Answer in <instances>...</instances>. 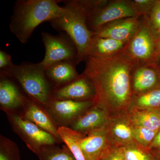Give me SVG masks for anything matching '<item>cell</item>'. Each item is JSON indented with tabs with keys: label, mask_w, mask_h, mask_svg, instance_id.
Wrapping results in <instances>:
<instances>
[{
	"label": "cell",
	"mask_w": 160,
	"mask_h": 160,
	"mask_svg": "<svg viewBox=\"0 0 160 160\" xmlns=\"http://www.w3.org/2000/svg\"><path fill=\"white\" fill-rule=\"evenodd\" d=\"M83 74L93 84L96 91L94 105L126 106L131 98V81L135 63L125 47L106 57L90 55L86 60Z\"/></svg>",
	"instance_id": "obj_1"
},
{
	"label": "cell",
	"mask_w": 160,
	"mask_h": 160,
	"mask_svg": "<svg viewBox=\"0 0 160 160\" xmlns=\"http://www.w3.org/2000/svg\"><path fill=\"white\" fill-rule=\"evenodd\" d=\"M66 12L49 22L55 29L66 33L77 50V65L89 56L94 32L89 30L87 21L102 5V1H62Z\"/></svg>",
	"instance_id": "obj_2"
},
{
	"label": "cell",
	"mask_w": 160,
	"mask_h": 160,
	"mask_svg": "<svg viewBox=\"0 0 160 160\" xmlns=\"http://www.w3.org/2000/svg\"><path fill=\"white\" fill-rule=\"evenodd\" d=\"M57 0H18L10 18L9 29L20 42L26 44L39 25L62 16L66 9Z\"/></svg>",
	"instance_id": "obj_3"
},
{
	"label": "cell",
	"mask_w": 160,
	"mask_h": 160,
	"mask_svg": "<svg viewBox=\"0 0 160 160\" xmlns=\"http://www.w3.org/2000/svg\"><path fill=\"white\" fill-rule=\"evenodd\" d=\"M11 78L27 98L46 108L50 98L52 87L47 78L45 70L38 63L13 64L1 70Z\"/></svg>",
	"instance_id": "obj_4"
},
{
	"label": "cell",
	"mask_w": 160,
	"mask_h": 160,
	"mask_svg": "<svg viewBox=\"0 0 160 160\" xmlns=\"http://www.w3.org/2000/svg\"><path fill=\"white\" fill-rule=\"evenodd\" d=\"M159 36L152 27L148 16L139 20L137 31L125 46L136 65L157 63L160 57L157 47Z\"/></svg>",
	"instance_id": "obj_5"
},
{
	"label": "cell",
	"mask_w": 160,
	"mask_h": 160,
	"mask_svg": "<svg viewBox=\"0 0 160 160\" xmlns=\"http://www.w3.org/2000/svg\"><path fill=\"white\" fill-rule=\"evenodd\" d=\"M4 112L12 131L25 142L28 149L36 155L44 147L60 144L52 135L26 119L19 112Z\"/></svg>",
	"instance_id": "obj_6"
},
{
	"label": "cell",
	"mask_w": 160,
	"mask_h": 160,
	"mask_svg": "<svg viewBox=\"0 0 160 160\" xmlns=\"http://www.w3.org/2000/svg\"><path fill=\"white\" fill-rule=\"evenodd\" d=\"M45 54L38 63L44 70L55 63L65 61H75L77 50L69 36L64 32L53 35L47 32L41 33Z\"/></svg>",
	"instance_id": "obj_7"
},
{
	"label": "cell",
	"mask_w": 160,
	"mask_h": 160,
	"mask_svg": "<svg viewBox=\"0 0 160 160\" xmlns=\"http://www.w3.org/2000/svg\"><path fill=\"white\" fill-rule=\"evenodd\" d=\"M93 105V101L78 102L51 98L45 109L58 128L69 127Z\"/></svg>",
	"instance_id": "obj_8"
},
{
	"label": "cell",
	"mask_w": 160,
	"mask_h": 160,
	"mask_svg": "<svg viewBox=\"0 0 160 160\" xmlns=\"http://www.w3.org/2000/svg\"><path fill=\"white\" fill-rule=\"evenodd\" d=\"M137 16L138 15L131 1H112L105 4L90 16L87 26L89 30L94 32L108 23Z\"/></svg>",
	"instance_id": "obj_9"
},
{
	"label": "cell",
	"mask_w": 160,
	"mask_h": 160,
	"mask_svg": "<svg viewBox=\"0 0 160 160\" xmlns=\"http://www.w3.org/2000/svg\"><path fill=\"white\" fill-rule=\"evenodd\" d=\"M95 96V89L93 84L82 73L71 82L59 88L52 89L51 98L78 102H93Z\"/></svg>",
	"instance_id": "obj_10"
},
{
	"label": "cell",
	"mask_w": 160,
	"mask_h": 160,
	"mask_svg": "<svg viewBox=\"0 0 160 160\" xmlns=\"http://www.w3.org/2000/svg\"><path fill=\"white\" fill-rule=\"evenodd\" d=\"M28 98L11 78L0 73V109L4 112H21Z\"/></svg>",
	"instance_id": "obj_11"
},
{
	"label": "cell",
	"mask_w": 160,
	"mask_h": 160,
	"mask_svg": "<svg viewBox=\"0 0 160 160\" xmlns=\"http://www.w3.org/2000/svg\"><path fill=\"white\" fill-rule=\"evenodd\" d=\"M139 20L137 16L112 22L93 32V36L109 38L127 44L137 31Z\"/></svg>",
	"instance_id": "obj_12"
},
{
	"label": "cell",
	"mask_w": 160,
	"mask_h": 160,
	"mask_svg": "<svg viewBox=\"0 0 160 160\" xmlns=\"http://www.w3.org/2000/svg\"><path fill=\"white\" fill-rule=\"evenodd\" d=\"M132 80L133 90L140 94L159 89V65L157 63L135 65Z\"/></svg>",
	"instance_id": "obj_13"
},
{
	"label": "cell",
	"mask_w": 160,
	"mask_h": 160,
	"mask_svg": "<svg viewBox=\"0 0 160 160\" xmlns=\"http://www.w3.org/2000/svg\"><path fill=\"white\" fill-rule=\"evenodd\" d=\"M26 119L49 132L60 144L63 143L58 132V127L45 108L28 98L24 108L19 112Z\"/></svg>",
	"instance_id": "obj_14"
},
{
	"label": "cell",
	"mask_w": 160,
	"mask_h": 160,
	"mask_svg": "<svg viewBox=\"0 0 160 160\" xmlns=\"http://www.w3.org/2000/svg\"><path fill=\"white\" fill-rule=\"evenodd\" d=\"M75 61H65L55 63L45 69L47 78L52 89L71 82L79 77Z\"/></svg>",
	"instance_id": "obj_15"
},
{
	"label": "cell",
	"mask_w": 160,
	"mask_h": 160,
	"mask_svg": "<svg viewBox=\"0 0 160 160\" xmlns=\"http://www.w3.org/2000/svg\"><path fill=\"white\" fill-rule=\"evenodd\" d=\"M102 109L93 105L68 128L83 135L102 129L106 122V116Z\"/></svg>",
	"instance_id": "obj_16"
},
{
	"label": "cell",
	"mask_w": 160,
	"mask_h": 160,
	"mask_svg": "<svg viewBox=\"0 0 160 160\" xmlns=\"http://www.w3.org/2000/svg\"><path fill=\"white\" fill-rule=\"evenodd\" d=\"M86 137L80 133L78 144L86 160H99L106 150V138L102 129H98Z\"/></svg>",
	"instance_id": "obj_17"
},
{
	"label": "cell",
	"mask_w": 160,
	"mask_h": 160,
	"mask_svg": "<svg viewBox=\"0 0 160 160\" xmlns=\"http://www.w3.org/2000/svg\"><path fill=\"white\" fill-rule=\"evenodd\" d=\"M127 44L109 38L93 36L89 56H109L122 50Z\"/></svg>",
	"instance_id": "obj_18"
},
{
	"label": "cell",
	"mask_w": 160,
	"mask_h": 160,
	"mask_svg": "<svg viewBox=\"0 0 160 160\" xmlns=\"http://www.w3.org/2000/svg\"><path fill=\"white\" fill-rule=\"evenodd\" d=\"M132 120L135 126L158 132L160 129V109L137 112L133 114Z\"/></svg>",
	"instance_id": "obj_19"
},
{
	"label": "cell",
	"mask_w": 160,
	"mask_h": 160,
	"mask_svg": "<svg viewBox=\"0 0 160 160\" xmlns=\"http://www.w3.org/2000/svg\"><path fill=\"white\" fill-rule=\"evenodd\" d=\"M59 144L44 147L36 155L39 160H76L70 149L66 144L62 147Z\"/></svg>",
	"instance_id": "obj_20"
},
{
	"label": "cell",
	"mask_w": 160,
	"mask_h": 160,
	"mask_svg": "<svg viewBox=\"0 0 160 160\" xmlns=\"http://www.w3.org/2000/svg\"><path fill=\"white\" fill-rule=\"evenodd\" d=\"M58 132L63 143L69 147L76 160H86L78 144L80 133L65 127H58Z\"/></svg>",
	"instance_id": "obj_21"
},
{
	"label": "cell",
	"mask_w": 160,
	"mask_h": 160,
	"mask_svg": "<svg viewBox=\"0 0 160 160\" xmlns=\"http://www.w3.org/2000/svg\"><path fill=\"white\" fill-rule=\"evenodd\" d=\"M0 160H21L17 145L2 135H0Z\"/></svg>",
	"instance_id": "obj_22"
},
{
	"label": "cell",
	"mask_w": 160,
	"mask_h": 160,
	"mask_svg": "<svg viewBox=\"0 0 160 160\" xmlns=\"http://www.w3.org/2000/svg\"><path fill=\"white\" fill-rule=\"evenodd\" d=\"M138 107L147 109H160V88L140 94L135 101Z\"/></svg>",
	"instance_id": "obj_23"
},
{
	"label": "cell",
	"mask_w": 160,
	"mask_h": 160,
	"mask_svg": "<svg viewBox=\"0 0 160 160\" xmlns=\"http://www.w3.org/2000/svg\"><path fill=\"white\" fill-rule=\"evenodd\" d=\"M158 132L142 127L135 126L132 129L133 138L141 145L150 146Z\"/></svg>",
	"instance_id": "obj_24"
},
{
	"label": "cell",
	"mask_w": 160,
	"mask_h": 160,
	"mask_svg": "<svg viewBox=\"0 0 160 160\" xmlns=\"http://www.w3.org/2000/svg\"><path fill=\"white\" fill-rule=\"evenodd\" d=\"M139 16L141 15L148 16L157 1L134 0L131 1Z\"/></svg>",
	"instance_id": "obj_25"
},
{
	"label": "cell",
	"mask_w": 160,
	"mask_h": 160,
	"mask_svg": "<svg viewBox=\"0 0 160 160\" xmlns=\"http://www.w3.org/2000/svg\"><path fill=\"white\" fill-rule=\"evenodd\" d=\"M113 131L116 137L122 141H129L133 138L132 129L124 123H119L115 125Z\"/></svg>",
	"instance_id": "obj_26"
},
{
	"label": "cell",
	"mask_w": 160,
	"mask_h": 160,
	"mask_svg": "<svg viewBox=\"0 0 160 160\" xmlns=\"http://www.w3.org/2000/svg\"><path fill=\"white\" fill-rule=\"evenodd\" d=\"M148 17L152 27L160 36V5L159 1H157Z\"/></svg>",
	"instance_id": "obj_27"
},
{
	"label": "cell",
	"mask_w": 160,
	"mask_h": 160,
	"mask_svg": "<svg viewBox=\"0 0 160 160\" xmlns=\"http://www.w3.org/2000/svg\"><path fill=\"white\" fill-rule=\"evenodd\" d=\"M122 151L126 160H151L149 156L138 149H126Z\"/></svg>",
	"instance_id": "obj_28"
},
{
	"label": "cell",
	"mask_w": 160,
	"mask_h": 160,
	"mask_svg": "<svg viewBox=\"0 0 160 160\" xmlns=\"http://www.w3.org/2000/svg\"><path fill=\"white\" fill-rule=\"evenodd\" d=\"M99 160H126L122 149H114L106 150L103 152Z\"/></svg>",
	"instance_id": "obj_29"
},
{
	"label": "cell",
	"mask_w": 160,
	"mask_h": 160,
	"mask_svg": "<svg viewBox=\"0 0 160 160\" xmlns=\"http://www.w3.org/2000/svg\"><path fill=\"white\" fill-rule=\"evenodd\" d=\"M10 54L3 50H0V69L3 70L13 65Z\"/></svg>",
	"instance_id": "obj_30"
},
{
	"label": "cell",
	"mask_w": 160,
	"mask_h": 160,
	"mask_svg": "<svg viewBox=\"0 0 160 160\" xmlns=\"http://www.w3.org/2000/svg\"><path fill=\"white\" fill-rule=\"evenodd\" d=\"M149 147L156 151H160V129L158 131Z\"/></svg>",
	"instance_id": "obj_31"
},
{
	"label": "cell",
	"mask_w": 160,
	"mask_h": 160,
	"mask_svg": "<svg viewBox=\"0 0 160 160\" xmlns=\"http://www.w3.org/2000/svg\"><path fill=\"white\" fill-rule=\"evenodd\" d=\"M157 47L158 52L160 56V36L158 40Z\"/></svg>",
	"instance_id": "obj_32"
},
{
	"label": "cell",
	"mask_w": 160,
	"mask_h": 160,
	"mask_svg": "<svg viewBox=\"0 0 160 160\" xmlns=\"http://www.w3.org/2000/svg\"><path fill=\"white\" fill-rule=\"evenodd\" d=\"M157 156L160 159V151H156Z\"/></svg>",
	"instance_id": "obj_33"
},
{
	"label": "cell",
	"mask_w": 160,
	"mask_h": 160,
	"mask_svg": "<svg viewBox=\"0 0 160 160\" xmlns=\"http://www.w3.org/2000/svg\"><path fill=\"white\" fill-rule=\"evenodd\" d=\"M152 160H160V159L157 156H156V157L152 158Z\"/></svg>",
	"instance_id": "obj_34"
},
{
	"label": "cell",
	"mask_w": 160,
	"mask_h": 160,
	"mask_svg": "<svg viewBox=\"0 0 160 160\" xmlns=\"http://www.w3.org/2000/svg\"><path fill=\"white\" fill-rule=\"evenodd\" d=\"M159 3L160 5V0L159 1Z\"/></svg>",
	"instance_id": "obj_35"
},
{
	"label": "cell",
	"mask_w": 160,
	"mask_h": 160,
	"mask_svg": "<svg viewBox=\"0 0 160 160\" xmlns=\"http://www.w3.org/2000/svg\"><path fill=\"white\" fill-rule=\"evenodd\" d=\"M160 67V65H159Z\"/></svg>",
	"instance_id": "obj_36"
},
{
	"label": "cell",
	"mask_w": 160,
	"mask_h": 160,
	"mask_svg": "<svg viewBox=\"0 0 160 160\" xmlns=\"http://www.w3.org/2000/svg\"><path fill=\"white\" fill-rule=\"evenodd\" d=\"M151 160H152V159H151Z\"/></svg>",
	"instance_id": "obj_37"
}]
</instances>
